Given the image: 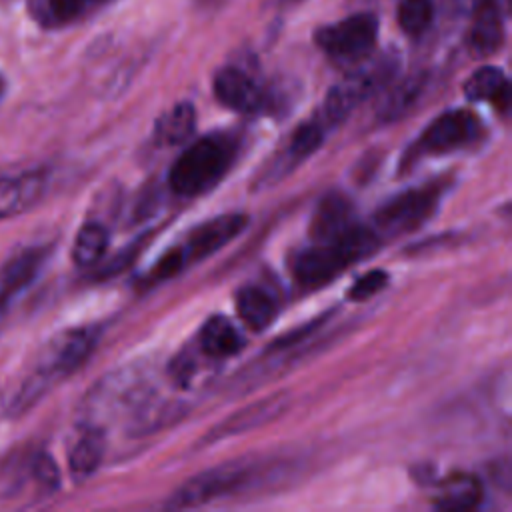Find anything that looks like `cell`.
Returning a JSON list of instances; mask_svg holds the SVG:
<instances>
[{
    "instance_id": "cell-1",
    "label": "cell",
    "mask_w": 512,
    "mask_h": 512,
    "mask_svg": "<svg viewBox=\"0 0 512 512\" xmlns=\"http://www.w3.org/2000/svg\"><path fill=\"white\" fill-rule=\"evenodd\" d=\"M378 246L380 236L376 230L354 222L342 234L316 242L300 252L294 260V276L304 288L322 286L344 272L350 264L372 254Z\"/></svg>"
},
{
    "instance_id": "cell-2",
    "label": "cell",
    "mask_w": 512,
    "mask_h": 512,
    "mask_svg": "<svg viewBox=\"0 0 512 512\" xmlns=\"http://www.w3.org/2000/svg\"><path fill=\"white\" fill-rule=\"evenodd\" d=\"M96 342H98L96 326H82L56 336L50 342L48 350L44 352L36 372L22 384L16 398H12V406L18 412L28 410L36 400H40L46 394V390L54 382L78 370L92 354Z\"/></svg>"
},
{
    "instance_id": "cell-3",
    "label": "cell",
    "mask_w": 512,
    "mask_h": 512,
    "mask_svg": "<svg viewBox=\"0 0 512 512\" xmlns=\"http://www.w3.org/2000/svg\"><path fill=\"white\" fill-rule=\"evenodd\" d=\"M236 148V140L224 132L192 142L170 168V188L180 196H196L212 188L232 166Z\"/></svg>"
},
{
    "instance_id": "cell-4",
    "label": "cell",
    "mask_w": 512,
    "mask_h": 512,
    "mask_svg": "<svg viewBox=\"0 0 512 512\" xmlns=\"http://www.w3.org/2000/svg\"><path fill=\"white\" fill-rule=\"evenodd\" d=\"M398 64V54L394 50H388L370 64L350 72L344 80L328 90L322 106V120L328 124L342 122L356 106H360L368 96L382 90L396 76Z\"/></svg>"
},
{
    "instance_id": "cell-5",
    "label": "cell",
    "mask_w": 512,
    "mask_h": 512,
    "mask_svg": "<svg viewBox=\"0 0 512 512\" xmlns=\"http://www.w3.org/2000/svg\"><path fill=\"white\" fill-rule=\"evenodd\" d=\"M378 16L356 12L338 22L320 26L314 32V44L336 64L354 66L368 60L378 42Z\"/></svg>"
},
{
    "instance_id": "cell-6",
    "label": "cell",
    "mask_w": 512,
    "mask_h": 512,
    "mask_svg": "<svg viewBox=\"0 0 512 512\" xmlns=\"http://www.w3.org/2000/svg\"><path fill=\"white\" fill-rule=\"evenodd\" d=\"M246 226L244 214H222L216 216L190 232L184 244L170 250L152 270L154 278H166L178 274L182 268L196 264L198 260L214 254L234 236H238Z\"/></svg>"
},
{
    "instance_id": "cell-7",
    "label": "cell",
    "mask_w": 512,
    "mask_h": 512,
    "mask_svg": "<svg viewBox=\"0 0 512 512\" xmlns=\"http://www.w3.org/2000/svg\"><path fill=\"white\" fill-rule=\"evenodd\" d=\"M482 134V122L468 110H450L434 118L420 138L410 146L404 164H412L424 156H436L460 150L476 142Z\"/></svg>"
},
{
    "instance_id": "cell-8",
    "label": "cell",
    "mask_w": 512,
    "mask_h": 512,
    "mask_svg": "<svg viewBox=\"0 0 512 512\" xmlns=\"http://www.w3.org/2000/svg\"><path fill=\"white\" fill-rule=\"evenodd\" d=\"M446 190L444 182H428L384 202L376 216V228L384 234H406L420 228L436 212Z\"/></svg>"
},
{
    "instance_id": "cell-9",
    "label": "cell",
    "mask_w": 512,
    "mask_h": 512,
    "mask_svg": "<svg viewBox=\"0 0 512 512\" xmlns=\"http://www.w3.org/2000/svg\"><path fill=\"white\" fill-rule=\"evenodd\" d=\"M248 478V468L242 464H220L188 478L166 502L168 508H190L206 504L238 488Z\"/></svg>"
},
{
    "instance_id": "cell-10",
    "label": "cell",
    "mask_w": 512,
    "mask_h": 512,
    "mask_svg": "<svg viewBox=\"0 0 512 512\" xmlns=\"http://www.w3.org/2000/svg\"><path fill=\"white\" fill-rule=\"evenodd\" d=\"M212 86L218 102L236 112H258L268 104V92L238 66L220 68Z\"/></svg>"
},
{
    "instance_id": "cell-11",
    "label": "cell",
    "mask_w": 512,
    "mask_h": 512,
    "mask_svg": "<svg viewBox=\"0 0 512 512\" xmlns=\"http://www.w3.org/2000/svg\"><path fill=\"white\" fill-rule=\"evenodd\" d=\"M468 50L474 58H488L500 50L504 42V18L500 0L486 2L470 12Z\"/></svg>"
},
{
    "instance_id": "cell-12",
    "label": "cell",
    "mask_w": 512,
    "mask_h": 512,
    "mask_svg": "<svg viewBox=\"0 0 512 512\" xmlns=\"http://www.w3.org/2000/svg\"><path fill=\"white\" fill-rule=\"evenodd\" d=\"M140 376L134 368H124L120 372L108 374L102 382H98L86 402L88 410L92 414H102L116 410L118 406L126 404L128 400H134L138 396V390L142 384Z\"/></svg>"
},
{
    "instance_id": "cell-13",
    "label": "cell",
    "mask_w": 512,
    "mask_h": 512,
    "mask_svg": "<svg viewBox=\"0 0 512 512\" xmlns=\"http://www.w3.org/2000/svg\"><path fill=\"white\" fill-rule=\"evenodd\" d=\"M46 188V174L26 172L14 178H0V216L10 218L32 208Z\"/></svg>"
},
{
    "instance_id": "cell-14",
    "label": "cell",
    "mask_w": 512,
    "mask_h": 512,
    "mask_svg": "<svg viewBox=\"0 0 512 512\" xmlns=\"http://www.w3.org/2000/svg\"><path fill=\"white\" fill-rule=\"evenodd\" d=\"M286 404L288 402H286L284 394H276V396L264 398L256 404H250V406L242 408L240 412L232 414L228 420L214 426L210 430V434L206 436V440H220V438H228L232 434H242L246 430L258 428V426L270 422L272 418H276L286 408Z\"/></svg>"
},
{
    "instance_id": "cell-15",
    "label": "cell",
    "mask_w": 512,
    "mask_h": 512,
    "mask_svg": "<svg viewBox=\"0 0 512 512\" xmlns=\"http://www.w3.org/2000/svg\"><path fill=\"white\" fill-rule=\"evenodd\" d=\"M324 138V120H310L300 124L286 150L270 164V170L266 172V178L272 176H284L286 172H290L296 164H300L304 158H308L322 142Z\"/></svg>"
},
{
    "instance_id": "cell-16",
    "label": "cell",
    "mask_w": 512,
    "mask_h": 512,
    "mask_svg": "<svg viewBox=\"0 0 512 512\" xmlns=\"http://www.w3.org/2000/svg\"><path fill=\"white\" fill-rule=\"evenodd\" d=\"M482 500V484L476 476L456 472L444 478L434 492V506L440 510L464 512L472 510Z\"/></svg>"
},
{
    "instance_id": "cell-17",
    "label": "cell",
    "mask_w": 512,
    "mask_h": 512,
    "mask_svg": "<svg viewBox=\"0 0 512 512\" xmlns=\"http://www.w3.org/2000/svg\"><path fill=\"white\" fill-rule=\"evenodd\" d=\"M106 2L110 0H30V14L44 28H62Z\"/></svg>"
},
{
    "instance_id": "cell-18",
    "label": "cell",
    "mask_w": 512,
    "mask_h": 512,
    "mask_svg": "<svg viewBox=\"0 0 512 512\" xmlns=\"http://www.w3.org/2000/svg\"><path fill=\"white\" fill-rule=\"evenodd\" d=\"M352 224H354V218H352L350 202L340 194H330L322 198V202L318 204L310 222V234L316 242H322L342 234Z\"/></svg>"
},
{
    "instance_id": "cell-19",
    "label": "cell",
    "mask_w": 512,
    "mask_h": 512,
    "mask_svg": "<svg viewBox=\"0 0 512 512\" xmlns=\"http://www.w3.org/2000/svg\"><path fill=\"white\" fill-rule=\"evenodd\" d=\"M464 94L474 102H492L506 108L510 98V86L506 74L496 66H482L474 70L464 82Z\"/></svg>"
},
{
    "instance_id": "cell-20",
    "label": "cell",
    "mask_w": 512,
    "mask_h": 512,
    "mask_svg": "<svg viewBox=\"0 0 512 512\" xmlns=\"http://www.w3.org/2000/svg\"><path fill=\"white\" fill-rule=\"evenodd\" d=\"M46 254L48 252L44 248H26L12 256L0 272V290H6L14 296L26 288L40 272Z\"/></svg>"
},
{
    "instance_id": "cell-21",
    "label": "cell",
    "mask_w": 512,
    "mask_h": 512,
    "mask_svg": "<svg viewBox=\"0 0 512 512\" xmlns=\"http://www.w3.org/2000/svg\"><path fill=\"white\" fill-rule=\"evenodd\" d=\"M244 340L236 326L224 316H212L200 330V348L212 358H226L236 354Z\"/></svg>"
},
{
    "instance_id": "cell-22",
    "label": "cell",
    "mask_w": 512,
    "mask_h": 512,
    "mask_svg": "<svg viewBox=\"0 0 512 512\" xmlns=\"http://www.w3.org/2000/svg\"><path fill=\"white\" fill-rule=\"evenodd\" d=\"M428 84V74L426 72H416L408 78H404L400 84H396L382 100L378 108V116L384 122H392L400 116H404L424 94Z\"/></svg>"
},
{
    "instance_id": "cell-23",
    "label": "cell",
    "mask_w": 512,
    "mask_h": 512,
    "mask_svg": "<svg viewBox=\"0 0 512 512\" xmlns=\"http://www.w3.org/2000/svg\"><path fill=\"white\" fill-rule=\"evenodd\" d=\"M104 456V436L98 428H86L72 444L68 454L70 472L74 478L82 480L90 476L102 462Z\"/></svg>"
},
{
    "instance_id": "cell-24",
    "label": "cell",
    "mask_w": 512,
    "mask_h": 512,
    "mask_svg": "<svg viewBox=\"0 0 512 512\" xmlns=\"http://www.w3.org/2000/svg\"><path fill=\"white\" fill-rule=\"evenodd\" d=\"M236 310L246 326L252 330H264L276 316V302L264 288L246 286L236 296Z\"/></svg>"
},
{
    "instance_id": "cell-25",
    "label": "cell",
    "mask_w": 512,
    "mask_h": 512,
    "mask_svg": "<svg viewBox=\"0 0 512 512\" xmlns=\"http://www.w3.org/2000/svg\"><path fill=\"white\" fill-rule=\"evenodd\" d=\"M196 126V112L190 102H178L172 106L156 126V136L162 144H182L186 142Z\"/></svg>"
},
{
    "instance_id": "cell-26",
    "label": "cell",
    "mask_w": 512,
    "mask_h": 512,
    "mask_svg": "<svg viewBox=\"0 0 512 512\" xmlns=\"http://www.w3.org/2000/svg\"><path fill=\"white\" fill-rule=\"evenodd\" d=\"M108 248V230L102 224L88 222L80 228L74 240L72 258L78 266H94Z\"/></svg>"
},
{
    "instance_id": "cell-27",
    "label": "cell",
    "mask_w": 512,
    "mask_h": 512,
    "mask_svg": "<svg viewBox=\"0 0 512 512\" xmlns=\"http://www.w3.org/2000/svg\"><path fill=\"white\" fill-rule=\"evenodd\" d=\"M396 20L400 30L418 38L426 34L434 22V2L432 0H400L396 10Z\"/></svg>"
},
{
    "instance_id": "cell-28",
    "label": "cell",
    "mask_w": 512,
    "mask_h": 512,
    "mask_svg": "<svg viewBox=\"0 0 512 512\" xmlns=\"http://www.w3.org/2000/svg\"><path fill=\"white\" fill-rule=\"evenodd\" d=\"M388 282V274L384 270H372L364 276H360L348 290V298L360 302L366 300L370 296H374L376 292H380Z\"/></svg>"
},
{
    "instance_id": "cell-29",
    "label": "cell",
    "mask_w": 512,
    "mask_h": 512,
    "mask_svg": "<svg viewBox=\"0 0 512 512\" xmlns=\"http://www.w3.org/2000/svg\"><path fill=\"white\" fill-rule=\"evenodd\" d=\"M32 472H34V478L38 480V484H42L44 488H48V490L58 488L60 472H58V466H56V462L52 460L50 454H44V452L38 454L34 458Z\"/></svg>"
},
{
    "instance_id": "cell-30",
    "label": "cell",
    "mask_w": 512,
    "mask_h": 512,
    "mask_svg": "<svg viewBox=\"0 0 512 512\" xmlns=\"http://www.w3.org/2000/svg\"><path fill=\"white\" fill-rule=\"evenodd\" d=\"M456 2H458V6H460L462 10H466V12L470 14V12L476 10L478 6L486 4V2H494V0H456Z\"/></svg>"
},
{
    "instance_id": "cell-31",
    "label": "cell",
    "mask_w": 512,
    "mask_h": 512,
    "mask_svg": "<svg viewBox=\"0 0 512 512\" xmlns=\"http://www.w3.org/2000/svg\"><path fill=\"white\" fill-rule=\"evenodd\" d=\"M10 300H12V294H8L6 290H0V320L4 318L8 306H10Z\"/></svg>"
},
{
    "instance_id": "cell-32",
    "label": "cell",
    "mask_w": 512,
    "mask_h": 512,
    "mask_svg": "<svg viewBox=\"0 0 512 512\" xmlns=\"http://www.w3.org/2000/svg\"><path fill=\"white\" fill-rule=\"evenodd\" d=\"M302 0H268V4L272 8H288V6H294V4H300Z\"/></svg>"
},
{
    "instance_id": "cell-33",
    "label": "cell",
    "mask_w": 512,
    "mask_h": 512,
    "mask_svg": "<svg viewBox=\"0 0 512 512\" xmlns=\"http://www.w3.org/2000/svg\"><path fill=\"white\" fill-rule=\"evenodd\" d=\"M4 90H6V80H4V76L0 74V98H2V94H4Z\"/></svg>"
},
{
    "instance_id": "cell-34",
    "label": "cell",
    "mask_w": 512,
    "mask_h": 512,
    "mask_svg": "<svg viewBox=\"0 0 512 512\" xmlns=\"http://www.w3.org/2000/svg\"><path fill=\"white\" fill-rule=\"evenodd\" d=\"M198 2H202V4H212V2H216V0H198Z\"/></svg>"
}]
</instances>
